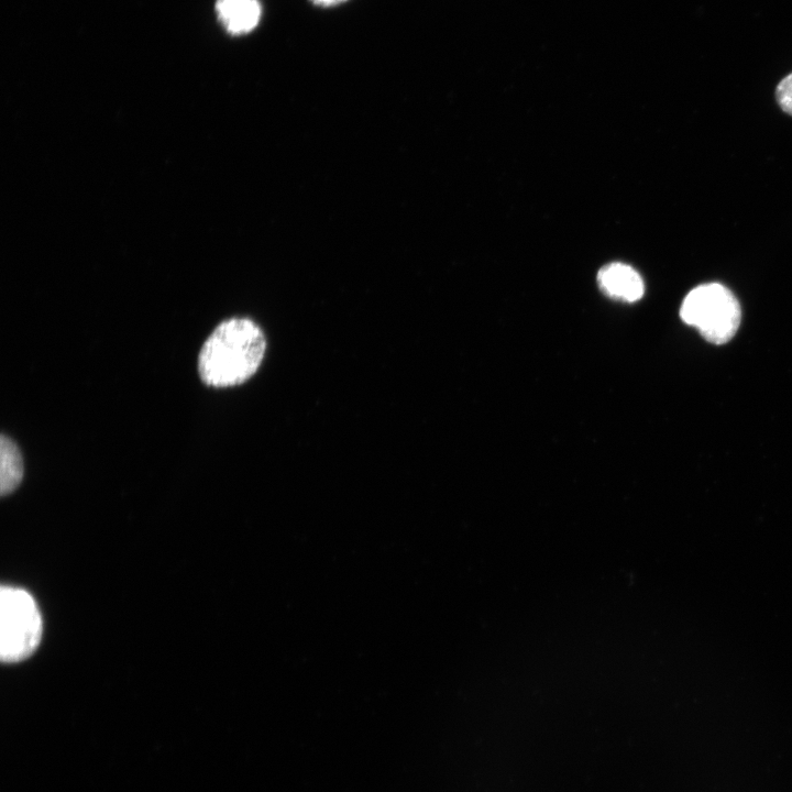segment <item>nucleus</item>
I'll use <instances>...</instances> for the list:
<instances>
[{
    "label": "nucleus",
    "mask_w": 792,
    "mask_h": 792,
    "mask_svg": "<svg viewBox=\"0 0 792 792\" xmlns=\"http://www.w3.org/2000/svg\"><path fill=\"white\" fill-rule=\"evenodd\" d=\"M265 350L264 333L254 321L246 318L224 320L200 349L199 376L208 386L240 385L257 371Z\"/></svg>",
    "instance_id": "nucleus-1"
},
{
    "label": "nucleus",
    "mask_w": 792,
    "mask_h": 792,
    "mask_svg": "<svg viewBox=\"0 0 792 792\" xmlns=\"http://www.w3.org/2000/svg\"><path fill=\"white\" fill-rule=\"evenodd\" d=\"M43 624L32 595L23 588L0 591V658L13 663L29 658L40 645Z\"/></svg>",
    "instance_id": "nucleus-2"
},
{
    "label": "nucleus",
    "mask_w": 792,
    "mask_h": 792,
    "mask_svg": "<svg viewBox=\"0 0 792 792\" xmlns=\"http://www.w3.org/2000/svg\"><path fill=\"white\" fill-rule=\"evenodd\" d=\"M681 319L695 327L705 340L715 344L729 341L740 323V306L725 286L708 283L693 288L684 298Z\"/></svg>",
    "instance_id": "nucleus-3"
},
{
    "label": "nucleus",
    "mask_w": 792,
    "mask_h": 792,
    "mask_svg": "<svg viewBox=\"0 0 792 792\" xmlns=\"http://www.w3.org/2000/svg\"><path fill=\"white\" fill-rule=\"evenodd\" d=\"M601 289L615 299L636 301L645 292L640 275L629 265L612 263L602 267L597 274Z\"/></svg>",
    "instance_id": "nucleus-4"
},
{
    "label": "nucleus",
    "mask_w": 792,
    "mask_h": 792,
    "mask_svg": "<svg viewBox=\"0 0 792 792\" xmlns=\"http://www.w3.org/2000/svg\"><path fill=\"white\" fill-rule=\"evenodd\" d=\"M216 12L229 33L240 35L255 29L262 8L258 0H217Z\"/></svg>",
    "instance_id": "nucleus-5"
},
{
    "label": "nucleus",
    "mask_w": 792,
    "mask_h": 792,
    "mask_svg": "<svg viewBox=\"0 0 792 792\" xmlns=\"http://www.w3.org/2000/svg\"><path fill=\"white\" fill-rule=\"evenodd\" d=\"M24 465L21 452L12 439L6 435L0 438V493L11 494L21 483Z\"/></svg>",
    "instance_id": "nucleus-6"
},
{
    "label": "nucleus",
    "mask_w": 792,
    "mask_h": 792,
    "mask_svg": "<svg viewBox=\"0 0 792 792\" xmlns=\"http://www.w3.org/2000/svg\"><path fill=\"white\" fill-rule=\"evenodd\" d=\"M776 99L780 108L792 116V73L778 84Z\"/></svg>",
    "instance_id": "nucleus-7"
},
{
    "label": "nucleus",
    "mask_w": 792,
    "mask_h": 792,
    "mask_svg": "<svg viewBox=\"0 0 792 792\" xmlns=\"http://www.w3.org/2000/svg\"><path fill=\"white\" fill-rule=\"evenodd\" d=\"M314 4L319 7H333L338 6L346 0H310Z\"/></svg>",
    "instance_id": "nucleus-8"
}]
</instances>
